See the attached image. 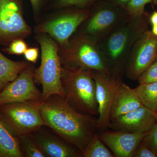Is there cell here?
<instances>
[{"mask_svg": "<svg viewBox=\"0 0 157 157\" xmlns=\"http://www.w3.org/2000/svg\"><path fill=\"white\" fill-rule=\"evenodd\" d=\"M41 113L44 126L82 154L99 131L98 118L76 111L59 95L42 101Z\"/></svg>", "mask_w": 157, "mask_h": 157, "instance_id": "1", "label": "cell"}, {"mask_svg": "<svg viewBox=\"0 0 157 157\" xmlns=\"http://www.w3.org/2000/svg\"><path fill=\"white\" fill-rule=\"evenodd\" d=\"M150 14L146 12L130 17L99 43L112 70V73L123 74L127 60L136 41L149 25Z\"/></svg>", "mask_w": 157, "mask_h": 157, "instance_id": "2", "label": "cell"}, {"mask_svg": "<svg viewBox=\"0 0 157 157\" xmlns=\"http://www.w3.org/2000/svg\"><path fill=\"white\" fill-rule=\"evenodd\" d=\"M59 54L62 67L112 76V69L99 44L83 34L75 33L67 46H59Z\"/></svg>", "mask_w": 157, "mask_h": 157, "instance_id": "3", "label": "cell"}, {"mask_svg": "<svg viewBox=\"0 0 157 157\" xmlns=\"http://www.w3.org/2000/svg\"><path fill=\"white\" fill-rule=\"evenodd\" d=\"M93 71L71 70L62 67L61 83L64 99L80 113L98 115L96 85Z\"/></svg>", "mask_w": 157, "mask_h": 157, "instance_id": "4", "label": "cell"}, {"mask_svg": "<svg viewBox=\"0 0 157 157\" xmlns=\"http://www.w3.org/2000/svg\"><path fill=\"white\" fill-rule=\"evenodd\" d=\"M36 40L41 48V63L39 67L35 69L34 78L36 83L42 86V101L52 95H59L64 98L59 44L45 34H37Z\"/></svg>", "mask_w": 157, "mask_h": 157, "instance_id": "5", "label": "cell"}, {"mask_svg": "<svg viewBox=\"0 0 157 157\" xmlns=\"http://www.w3.org/2000/svg\"><path fill=\"white\" fill-rule=\"evenodd\" d=\"M90 9L89 17L76 32L98 44L130 17L124 9L104 0H98Z\"/></svg>", "mask_w": 157, "mask_h": 157, "instance_id": "6", "label": "cell"}, {"mask_svg": "<svg viewBox=\"0 0 157 157\" xmlns=\"http://www.w3.org/2000/svg\"><path fill=\"white\" fill-rule=\"evenodd\" d=\"M40 100L0 105V118L17 137L30 134L44 126Z\"/></svg>", "mask_w": 157, "mask_h": 157, "instance_id": "7", "label": "cell"}, {"mask_svg": "<svg viewBox=\"0 0 157 157\" xmlns=\"http://www.w3.org/2000/svg\"><path fill=\"white\" fill-rule=\"evenodd\" d=\"M59 14L36 27V34H45L54 39L59 46H67L70 38L89 17L90 9L65 8Z\"/></svg>", "mask_w": 157, "mask_h": 157, "instance_id": "8", "label": "cell"}, {"mask_svg": "<svg viewBox=\"0 0 157 157\" xmlns=\"http://www.w3.org/2000/svg\"><path fill=\"white\" fill-rule=\"evenodd\" d=\"M32 33L24 16L22 0H0V44L8 45Z\"/></svg>", "mask_w": 157, "mask_h": 157, "instance_id": "9", "label": "cell"}, {"mask_svg": "<svg viewBox=\"0 0 157 157\" xmlns=\"http://www.w3.org/2000/svg\"><path fill=\"white\" fill-rule=\"evenodd\" d=\"M157 59V36L148 29L136 41L131 50L125 67L127 78L137 80Z\"/></svg>", "mask_w": 157, "mask_h": 157, "instance_id": "10", "label": "cell"}, {"mask_svg": "<svg viewBox=\"0 0 157 157\" xmlns=\"http://www.w3.org/2000/svg\"><path fill=\"white\" fill-rule=\"evenodd\" d=\"M93 76L96 82L98 106V128L102 132L109 127L113 102L117 88L122 82V76L112 74L107 76L98 71H93Z\"/></svg>", "mask_w": 157, "mask_h": 157, "instance_id": "11", "label": "cell"}, {"mask_svg": "<svg viewBox=\"0 0 157 157\" xmlns=\"http://www.w3.org/2000/svg\"><path fill=\"white\" fill-rule=\"evenodd\" d=\"M35 68L30 64L14 80L0 92V105L30 100L42 101V93L34 80Z\"/></svg>", "mask_w": 157, "mask_h": 157, "instance_id": "12", "label": "cell"}, {"mask_svg": "<svg viewBox=\"0 0 157 157\" xmlns=\"http://www.w3.org/2000/svg\"><path fill=\"white\" fill-rule=\"evenodd\" d=\"M157 121L156 112L144 106L110 121L108 128L114 131L146 133Z\"/></svg>", "mask_w": 157, "mask_h": 157, "instance_id": "13", "label": "cell"}, {"mask_svg": "<svg viewBox=\"0 0 157 157\" xmlns=\"http://www.w3.org/2000/svg\"><path fill=\"white\" fill-rule=\"evenodd\" d=\"M42 127L29 134L46 157H83L81 151Z\"/></svg>", "mask_w": 157, "mask_h": 157, "instance_id": "14", "label": "cell"}, {"mask_svg": "<svg viewBox=\"0 0 157 157\" xmlns=\"http://www.w3.org/2000/svg\"><path fill=\"white\" fill-rule=\"evenodd\" d=\"M146 133L106 130L98 134L115 157H133L135 149Z\"/></svg>", "mask_w": 157, "mask_h": 157, "instance_id": "15", "label": "cell"}, {"mask_svg": "<svg viewBox=\"0 0 157 157\" xmlns=\"http://www.w3.org/2000/svg\"><path fill=\"white\" fill-rule=\"evenodd\" d=\"M144 106L134 89L131 88L123 82L117 88L110 112V121H112L124 115Z\"/></svg>", "mask_w": 157, "mask_h": 157, "instance_id": "16", "label": "cell"}, {"mask_svg": "<svg viewBox=\"0 0 157 157\" xmlns=\"http://www.w3.org/2000/svg\"><path fill=\"white\" fill-rule=\"evenodd\" d=\"M30 63L27 60L14 61L6 57L0 51V92Z\"/></svg>", "mask_w": 157, "mask_h": 157, "instance_id": "17", "label": "cell"}, {"mask_svg": "<svg viewBox=\"0 0 157 157\" xmlns=\"http://www.w3.org/2000/svg\"><path fill=\"white\" fill-rule=\"evenodd\" d=\"M0 157H24L18 137L9 130L0 118Z\"/></svg>", "mask_w": 157, "mask_h": 157, "instance_id": "18", "label": "cell"}, {"mask_svg": "<svg viewBox=\"0 0 157 157\" xmlns=\"http://www.w3.org/2000/svg\"><path fill=\"white\" fill-rule=\"evenodd\" d=\"M144 106L155 111L157 109V82L139 84L134 89Z\"/></svg>", "mask_w": 157, "mask_h": 157, "instance_id": "19", "label": "cell"}, {"mask_svg": "<svg viewBox=\"0 0 157 157\" xmlns=\"http://www.w3.org/2000/svg\"><path fill=\"white\" fill-rule=\"evenodd\" d=\"M84 157H115L107 145L96 134L83 152Z\"/></svg>", "mask_w": 157, "mask_h": 157, "instance_id": "20", "label": "cell"}, {"mask_svg": "<svg viewBox=\"0 0 157 157\" xmlns=\"http://www.w3.org/2000/svg\"><path fill=\"white\" fill-rule=\"evenodd\" d=\"M18 138L24 157H46L29 134L21 135Z\"/></svg>", "mask_w": 157, "mask_h": 157, "instance_id": "21", "label": "cell"}, {"mask_svg": "<svg viewBox=\"0 0 157 157\" xmlns=\"http://www.w3.org/2000/svg\"><path fill=\"white\" fill-rule=\"evenodd\" d=\"M98 0H56L54 6L57 9L74 7L80 9H90Z\"/></svg>", "mask_w": 157, "mask_h": 157, "instance_id": "22", "label": "cell"}, {"mask_svg": "<svg viewBox=\"0 0 157 157\" xmlns=\"http://www.w3.org/2000/svg\"><path fill=\"white\" fill-rule=\"evenodd\" d=\"M157 5V0H131L127 6L126 11L132 17L143 14L145 6L148 4Z\"/></svg>", "mask_w": 157, "mask_h": 157, "instance_id": "23", "label": "cell"}, {"mask_svg": "<svg viewBox=\"0 0 157 157\" xmlns=\"http://www.w3.org/2000/svg\"><path fill=\"white\" fill-rule=\"evenodd\" d=\"M23 39H14L3 49L4 51L9 54L20 56L24 55L28 48L27 44Z\"/></svg>", "mask_w": 157, "mask_h": 157, "instance_id": "24", "label": "cell"}, {"mask_svg": "<svg viewBox=\"0 0 157 157\" xmlns=\"http://www.w3.org/2000/svg\"><path fill=\"white\" fill-rule=\"evenodd\" d=\"M139 84L157 82V59L137 79Z\"/></svg>", "mask_w": 157, "mask_h": 157, "instance_id": "25", "label": "cell"}, {"mask_svg": "<svg viewBox=\"0 0 157 157\" xmlns=\"http://www.w3.org/2000/svg\"><path fill=\"white\" fill-rule=\"evenodd\" d=\"M133 157H157V154L142 139L135 149Z\"/></svg>", "mask_w": 157, "mask_h": 157, "instance_id": "26", "label": "cell"}, {"mask_svg": "<svg viewBox=\"0 0 157 157\" xmlns=\"http://www.w3.org/2000/svg\"><path fill=\"white\" fill-rule=\"evenodd\" d=\"M143 140L157 154V121L151 130L146 133Z\"/></svg>", "mask_w": 157, "mask_h": 157, "instance_id": "27", "label": "cell"}, {"mask_svg": "<svg viewBox=\"0 0 157 157\" xmlns=\"http://www.w3.org/2000/svg\"><path fill=\"white\" fill-rule=\"evenodd\" d=\"M27 61L35 64L36 63L39 55V48L38 47L28 48L24 54Z\"/></svg>", "mask_w": 157, "mask_h": 157, "instance_id": "28", "label": "cell"}, {"mask_svg": "<svg viewBox=\"0 0 157 157\" xmlns=\"http://www.w3.org/2000/svg\"><path fill=\"white\" fill-rule=\"evenodd\" d=\"M117 7L126 10L127 6L131 0H104Z\"/></svg>", "mask_w": 157, "mask_h": 157, "instance_id": "29", "label": "cell"}, {"mask_svg": "<svg viewBox=\"0 0 157 157\" xmlns=\"http://www.w3.org/2000/svg\"><path fill=\"white\" fill-rule=\"evenodd\" d=\"M29 1L34 13H37L41 9L42 4L45 0H29Z\"/></svg>", "mask_w": 157, "mask_h": 157, "instance_id": "30", "label": "cell"}, {"mask_svg": "<svg viewBox=\"0 0 157 157\" xmlns=\"http://www.w3.org/2000/svg\"><path fill=\"white\" fill-rule=\"evenodd\" d=\"M150 24L151 25H157V11H155L149 16Z\"/></svg>", "mask_w": 157, "mask_h": 157, "instance_id": "31", "label": "cell"}, {"mask_svg": "<svg viewBox=\"0 0 157 157\" xmlns=\"http://www.w3.org/2000/svg\"><path fill=\"white\" fill-rule=\"evenodd\" d=\"M152 33L157 36V25H152V29L151 30Z\"/></svg>", "mask_w": 157, "mask_h": 157, "instance_id": "32", "label": "cell"}, {"mask_svg": "<svg viewBox=\"0 0 157 157\" xmlns=\"http://www.w3.org/2000/svg\"><path fill=\"white\" fill-rule=\"evenodd\" d=\"M155 112H156V114H157V110H156V111H155Z\"/></svg>", "mask_w": 157, "mask_h": 157, "instance_id": "33", "label": "cell"}]
</instances>
